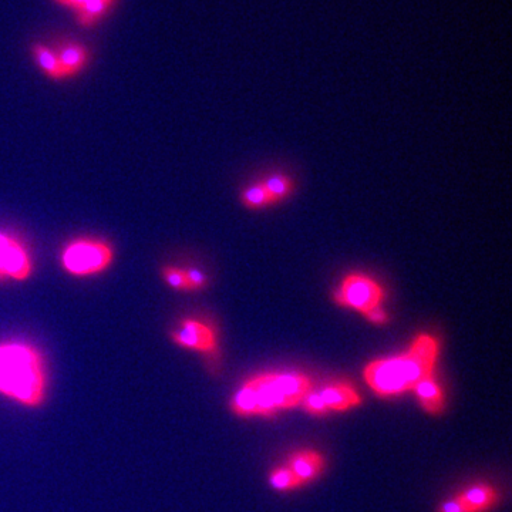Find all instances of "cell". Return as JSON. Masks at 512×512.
Listing matches in <instances>:
<instances>
[{
    "mask_svg": "<svg viewBox=\"0 0 512 512\" xmlns=\"http://www.w3.org/2000/svg\"><path fill=\"white\" fill-rule=\"evenodd\" d=\"M50 392L49 365L35 343L22 339L0 342V397L28 410L46 406Z\"/></svg>",
    "mask_w": 512,
    "mask_h": 512,
    "instance_id": "6da1fadb",
    "label": "cell"
},
{
    "mask_svg": "<svg viewBox=\"0 0 512 512\" xmlns=\"http://www.w3.org/2000/svg\"><path fill=\"white\" fill-rule=\"evenodd\" d=\"M440 345L430 335H420L402 356L376 360L365 369V379L379 396H394L412 390L433 375Z\"/></svg>",
    "mask_w": 512,
    "mask_h": 512,
    "instance_id": "7a4b0ae2",
    "label": "cell"
},
{
    "mask_svg": "<svg viewBox=\"0 0 512 512\" xmlns=\"http://www.w3.org/2000/svg\"><path fill=\"white\" fill-rule=\"evenodd\" d=\"M311 392L308 377L291 373H271L248 380L231 400L232 412L239 416L272 414L298 406Z\"/></svg>",
    "mask_w": 512,
    "mask_h": 512,
    "instance_id": "3957f363",
    "label": "cell"
},
{
    "mask_svg": "<svg viewBox=\"0 0 512 512\" xmlns=\"http://www.w3.org/2000/svg\"><path fill=\"white\" fill-rule=\"evenodd\" d=\"M116 259L113 244L101 238H77L62 249L60 265L74 278H92L109 271Z\"/></svg>",
    "mask_w": 512,
    "mask_h": 512,
    "instance_id": "277c9868",
    "label": "cell"
},
{
    "mask_svg": "<svg viewBox=\"0 0 512 512\" xmlns=\"http://www.w3.org/2000/svg\"><path fill=\"white\" fill-rule=\"evenodd\" d=\"M384 292L382 286L369 276L349 275L335 292V301L345 308L355 309L367 316L377 308H382Z\"/></svg>",
    "mask_w": 512,
    "mask_h": 512,
    "instance_id": "5b68a950",
    "label": "cell"
},
{
    "mask_svg": "<svg viewBox=\"0 0 512 512\" xmlns=\"http://www.w3.org/2000/svg\"><path fill=\"white\" fill-rule=\"evenodd\" d=\"M0 269L10 281H29L35 272L32 254L20 239L8 232L0 231Z\"/></svg>",
    "mask_w": 512,
    "mask_h": 512,
    "instance_id": "8992f818",
    "label": "cell"
},
{
    "mask_svg": "<svg viewBox=\"0 0 512 512\" xmlns=\"http://www.w3.org/2000/svg\"><path fill=\"white\" fill-rule=\"evenodd\" d=\"M170 339L178 348L202 355H212L218 349L217 333L210 325L198 319L181 320L177 328L171 330Z\"/></svg>",
    "mask_w": 512,
    "mask_h": 512,
    "instance_id": "52a82bcc",
    "label": "cell"
},
{
    "mask_svg": "<svg viewBox=\"0 0 512 512\" xmlns=\"http://www.w3.org/2000/svg\"><path fill=\"white\" fill-rule=\"evenodd\" d=\"M303 402L309 413L323 414L329 410L343 412V410L352 409L359 406L362 399L352 386L340 383L332 384L320 393L308 394Z\"/></svg>",
    "mask_w": 512,
    "mask_h": 512,
    "instance_id": "ba28073f",
    "label": "cell"
},
{
    "mask_svg": "<svg viewBox=\"0 0 512 512\" xmlns=\"http://www.w3.org/2000/svg\"><path fill=\"white\" fill-rule=\"evenodd\" d=\"M497 493L490 485H477L440 508V512H484L493 507Z\"/></svg>",
    "mask_w": 512,
    "mask_h": 512,
    "instance_id": "9c48e42d",
    "label": "cell"
},
{
    "mask_svg": "<svg viewBox=\"0 0 512 512\" xmlns=\"http://www.w3.org/2000/svg\"><path fill=\"white\" fill-rule=\"evenodd\" d=\"M55 50L66 80L76 79L89 67L92 59L90 50L79 42H67Z\"/></svg>",
    "mask_w": 512,
    "mask_h": 512,
    "instance_id": "30bf717a",
    "label": "cell"
},
{
    "mask_svg": "<svg viewBox=\"0 0 512 512\" xmlns=\"http://www.w3.org/2000/svg\"><path fill=\"white\" fill-rule=\"evenodd\" d=\"M30 50H32L36 66L39 67L40 72L45 74L47 79L52 80V82H66L55 49L45 45V43L37 42L33 43Z\"/></svg>",
    "mask_w": 512,
    "mask_h": 512,
    "instance_id": "8fae6325",
    "label": "cell"
},
{
    "mask_svg": "<svg viewBox=\"0 0 512 512\" xmlns=\"http://www.w3.org/2000/svg\"><path fill=\"white\" fill-rule=\"evenodd\" d=\"M323 467H325V461L316 451H302V453L295 454L288 466L302 484L318 477L322 473Z\"/></svg>",
    "mask_w": 512,
    "mask_h": 512,
    "instance_id": "7c38bea8",
    "label": "cell"
},
{
    "mask_svg": "<svg viewBox=\"0 0 512 512\" xmlns=\"http://www.w3.org/2000/svg\"><path fill=\"white\" fill-rule=\"evenodd\" d=\"M117 0H86L79 9L74 12L77 23L84 29H93L109 15Z\"/></svg>",
    "mask_w": 512,
    "mask_h": 512,
    "instance_id": "4fadbf2b",
    "label": "cell"
},
{
    "mask_svg": "<svg viewBox=\"0 0 512 512\" xmlns=\"http://www.w3.org/2000/svg\"><path fill=\"white\" fill-rule=\"evenodd\" d=\"M414 390H416L424 410L433 414L440 413L443 410V392H441L440 386L434 380L433 375L421 380L419 384H416Z\"/></svg>",
    "mask_w": 512,
    "mask_h": 512,
    "instance_id": "5bb4252c",
    "label": "cell"
},
{
    "mask_svg": "<svg viewBox=\"0 0 512 512\" xmlns=\"http://www.w3.org/2000/svg\"><path fill=\"white\" fill-rule=\"evenodd\" d=\"M161 278L174 291L191 292L190 284H188L187 275H185V269L183 268L173 265L163 266L161 268Z\"/></svg>",
    "mask_w": 512,
    "mask_h": 512,
    "instance_id": "9a60e30c",
    "label": "cell"
},
{
    "mask_svg": "<svg viewBox=\"0 0 512 512\" xmlns=\"http://www.w3.org/2000/svg\"><path fill=\"white\" fill-rule=\"evenodd\" d=\"M242 204L248 208H262L275 204V201L272 200L269 192L265 190L264 185L258 184L244 191V194H242Z\"/></svg>",
    "mask_w": 512,
    "mask_h": 512,
    "instance_id": "2e32d148",
    "label": "cell"
},
{
    "mask_svg": "<svg viewBox=\"0 0 512 512\" xmlns=\"http://www.w3.org/2000/svg\"><path fill=\"white\" fill-rule=\"evenodd\" d=\"M262 185L275 202L284 200L292 191V181L284 175H275V177L268 178Z\"/></svg>",
    "mask_w": 512,
    "mask_h": 512,
    "instance_id": "e0dca14e",
    "label": "cell"
},
{
    "mask_svg": "<svg viewBox=\"0 0 512 512\" xmlns=\"http://www.w3.org/2000/svg\"><path fill=\"white\" fill-rule=\"evenodd\" d=\"M271 484L276 490H292L302 485L301 480L288 467L275 470L271 476Z\"/></svg>",
    "mask_w": 512,
    "mask_h": 512,
    "instance_id": "ac0fdd59",
    "label": "cell"
},
{
    "mask_svg": "<svg viewBox=\"0 0 512 512\" xmlns=\"http://www.w3.org/2000/svg\"><path fill=\"white\" fill-rule=\"evenodd\" d=\"M185 275H187L188 284H190L191 292L201 291V289L207 288L208 276L204 272L197 268L185 269Z\"/></svg>",
    "mask_w": 512,
    "mask_h": 512,
    "instance_id": "d6986e66",
    "label": "cell"
},
{
    "mask_svg": "<svg viewBox=\"0 0 512 512\" xmlns=\"http://www.w3.org/2000/svg\"><path fill=\"white\" fill-rule=\"evenodd\" d=\"M84 2H86V0H72V3H70V10L76 12V10L79 9Z\"/></svg>",
    "mask_w": 512,
    "mask_h": 512,
    "instance_id": "ffe728a7",
    "label": "cell"
},
{
    "mask_svg": "<svg viewBox=\"0 0 512 512\" xmlns=\"http://www.w3.org/2000/svg\"><path fill=\"white\" fill-rule=\"evenodd\" d=\"M57 5L63 6V8L70 9V3H72V0H55Z\"/></svg>",
    "mask_w": 512,
    "mask_h": 512,
    "instance_id": "44dd1931",
    "label": "cell"
},
{
    "mask_svg": "<svg viewBox=\"0 0 512 512\" xmlns=\"http://www.w3.org/2000/svg\"><path fill=\"white\" fill-rule=\"evenodd\" d=\"M5 281H8V279H6L5 274H3L2 269H0V282H5Z\"/></svg>",
    "mask_w": 512,
    "mask_h": 512,
    "instance_id": "7402d4cb",
    "label": "cell"
}]
</instances>
